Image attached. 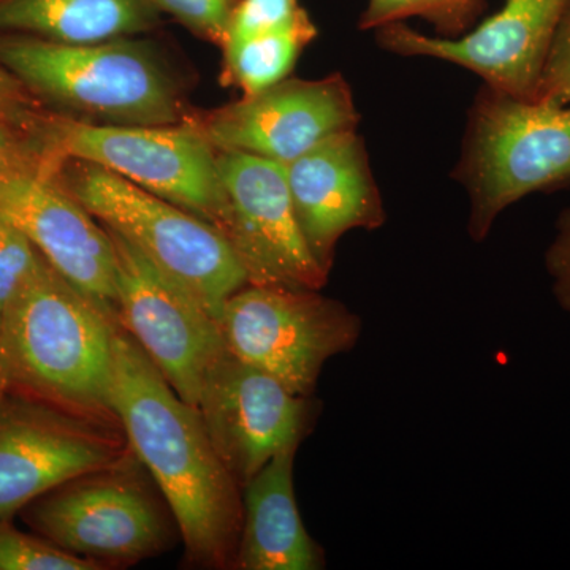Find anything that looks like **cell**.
Returning a JSON list of instances; mask_svg holds the SVG:
<instances>
[{"mask_svg": "<svg viewBox=\"0 0 570 570\" xmlns=\"http://www.w3.org/2000/svg\"><path fill=\"white\" fill-rule=\"evenodd\" d=\"M112 351V414L175 517L187 564L235 569L243 489L214 450L200 412L119 324Z\"/></svg>", "mask_w": 570, "mask_h": 570, "instance_id": "cell-1", "label": "cell"}, {"mask_svg": "<svg viewBox=\"0 0 570 570\" xmlns=\"http://www.w3.org/2000/svg\"><path fill=\"white\" fill-rule=\"evenodd\" d=\"M118 321L47 258L0 322V385L7 393L116 422L110 406Z\"/></svg>", "mask_w": 570, "mask_h": 570, "instance_id": "cell-2", "label": "cell"}, {"mask_svg": "<svg viewBox=\"0 0 570 570\" xmlns=\"http://www.w3.org/2000/svg\"><path fill=\"white\" fill-rule=\"evenodd\" d=\"M0 67L48 110L96 126H174L189 119L186 85L153 40L66 45L0 33Z\"/></svg>", "mask_w": 570, "mask_h": 570, "instance_id": "cell-3", "label": "cell"}, {"mask_svg": "<svg viewBox=\"0 0 570 570\" xmlns=\"http://www.w3.org/2000/svg\"><path fill=\"white\" fill-rule=\"evenodd\" d=\"M452 178L469 198L468 235L485 242L521 198L570 187V104L519 99L482 85Z\"/></svg>", "mask_w": 570, "mask_h": 570, "instance_id": "cell-4", "label": "cell"}, {"mask_svg": "<svg viewBox=\"0 0 570 570\" xmlns=\"http://www.w3.org/2000/svg\"><path fill=\"white\" fill-rule=\"evenodd\" d=\"M104 227L137 247L219 322L224 305L249 284L219 230L100 165L62 159L48 174Z\"/></svg>", "mask_w": 570, "mask_h": 570, "instance_id": "cell-5", "label": "cell"}, {"mask_svg": "<svg viewBox=\"0 0 570 570\" xmlns=\"http://www.w3.org/2000/svg\"><path fill=\"white\" fill-rule=\"evenodd\" d=\"M43 170L62 159L100 165L217 230L223 189L216 151L189 122L96 126L51 111L40 137Z\"/></svg>", "mask_w": 570, "mask_h": 570, "instance_id": "cell-6", "label": "cell"}, {"mask_svg": "<svg viewBox=\"0 0 570 570\" xmlns=\"http://www.w3.org/2000/svg\"><path fill=\"white\" fill-rule=\"evenodd\" d=\"M142 469L130 449L110 466L36 499L22 509L26 523L52 546L102 566L156 557L167 549L171 531Z\"/></svg>", "mask_w": 570, "mask_h": 570, "instance_id": "cell-7", "label": "cell"}, {"mask_svg": "<svg viewBox=\"0 0 570 570\" xmlns=\"http://www.w3.org/2000/svg\"><path fill=\"white\" fill-rule=\"evenodd\" d=\"M225 347L295 395L311 397L325 363L355 348L362 318L321 291L247 284L219 317Z\"/></svg>", "mask_w": 570, "mask_h": 570, "instance_id": "cell-8", "label": "cell"}, {"mask_svg": "<svg viewBox=\"0 0 570 570\" xmlns=\"http://www.w3.org/2000/svg\"><path fill=\"white\" fill-rule=\"evenodd\" d=\"M105 230L115 249L118 324L175 392L197 409L209 371L228 352L219 322L137 247L110 228Z\"/></svg>", "mask_w": 570, "mask_h": 570, "instance_id": "cell-9", "label": "cell"}, {"mask_svg": "<svg viewBox=\"0 0 570 570\" xmlns=\"http://www.w3.org/2000/svg\"><path fill=\"white\" fill-rule=\"evenodd\" d=\"M129 452L119 423L6 393L0 397V519Z\"/></svg>", "mask_w": 570, "mask_h": 570, "instance_id": "cell-10", "label": "cell"}, {"mask_svg": "<svg viewBox=\"0 0 570 570\" xmlns=\"http://www.w3.org/2000/svg\"><path fill=\"white\" fill-rule=\"evenodd\" d=\"M223 189L217 230L249 284L322 291L330 273L307 246L296 219L285 167L243 153L216 151Z\"/></svg>", "mask_w": 570, "mask_h": 570, "instance_id": "cell-11", "label": "cell"}, {"mask_svg": "<svg viewBox=\"0 0 570 570\" xmlns=\"http://www.w3.org/2000/svg\"><path fill=\"white\" fill-rule=\"evenodd\" d=\"M186 122L214 151L243 153L288 164L330 135L358 129L360 112L344 75L321 80L288 77L264 91L213 110H195Z\"/></svg>", "mask_w": 570, "mask_h": 570, "instance_id": "cell-12", "label": "cell"}, {"mask_svg": "<svg viewBox=\"0 0 570 570\" xmlns=\"http://www.w3.org/2000/svg\"><path fill=\"white\" fill-rule=\"evenodd\" d=\"M570 0H505L502 9L459 39L414 31L406 22L376 29L382 50L403 58L455 63L498 91L535 99L543 63Z\"/></svg>", "mask_w": 570, "mask_h": 570, "instance_id": "cell-13", "label": "cell"}, {"mask_svg": "<svg viewBox=\"0 0 570 570\" xmlns=\"http://www.w3.org/2000/svg\"><path fill=\"white\" fill-rule=\"evenodd\" d=\"M197 411L214 450L243 489L273 456L302 444L313 401L227 352L209 371Z\"/></svg>", "mask_w": 570, "mask_h": 570, "instance_id": "cell-14", "label": "cell"}, {"mask_svg": "<svg viewBox=\"0 0 570 570\" xmlns=\"http://www.w3.org/2000/svg\"><path fill=\"white\" fill-rule=\"evenodd\" d=\"M0 219L28 236L56 272L116 317L118 277L110 236L50 175L0 176Z\"/></svg>", "mask_w": 570, "mask_h": 570, "instance_id": "cell-15", "label": "cell"}, {"mask_svg": "<svg viewBox=\"0 0 570 570\" xmlns=\"http://www.w3.org/2000/svg\"><path fill=\"white\" fill-rule=\"evenodd\" d=\"M284 167L299 228L325 272H332L344 235L377 230L387 220L365 138L356 129L330 135Z\"/></svg>", "mask_w": 570, "mask_h": 570, "instance_id": "cell-16", "label": "cell"}, {"mask_svg": "<svg viewBox=\"0 0 570 570\" xmlns=\"http://www.w3.org/2000/svg\"><path fill=\"white\" fill-rule=\"evenodd\" d=\"M296 450L277 453L243 487V527L235 569L325 568L324 551L307 532L296 504Z\"/></svg>", "mask_w": 570, "mask_h": 570, "instance_id": "cell-17", "label": "cell"}, {"mask_svg": "<svg viewBox=\"0 0 570 570\" xmlns=\"http://www.w3.org/2000/svg\"><path fill=\"white\" fill-rule=\"evenodd\" d=\"M160 17L151 0H0V33L66 45L142 36Z\"/></svg>", "mask_w": 570, "mask_h": 570, "instance_id": "cell-18", "label": "cell"}, {"mask_svg": "<svg viewBox=\"0 0 570 570\" xmlns=\"http://www.w3.org/2000/svg\"><path fill=\"white\" fill-rule=\"evenodd\" d=\"M317 36V26L303 9L283 26L225 45L220 82L242 89L243 96L264 91L291 77L299 56Z\"/></svg>", "mask_w": 570, "mask_h": 570, "instance_id": "cell-19", "label": "cell"}, {"mask_svg": "<svg viewBox=\"0 0 570 570\" xmlns=\"http://www.w3.org/2000/svg\"><path fill=\"white\" fill-rule=\"evenodd\" d=\"M489 9L487 0H367L360 14V31H376L392 22L420 18L441 39H459L479 24Z\"/></svg>", "mask_w": 570, "mask_h": 570, "instance_id": "cell-20", "label": "cell"}, {"mask_svg": "<svg viewBox=\"0 0 570 570\" xmlns=\"http://www.w3.org/2000/svg\"><path fill=\"white\" fill-rule=\"evenodd\" d=\"M99 562L67 553L41 535L26 534L0 519V570H102Z\"/></svg>", "mask_w": 570, "mask_h": 570, "instance_id": "cell-21", "label": "cell"}, {"mask_svg": "<svg viewBox=\"0 0 570 570\" xmlns=\"http://www.w3.org/2000/svg\"><path fill=\"white\" fill-rule=\"evenodd\" d=\"M160 14H168L200 40L223 50L230 33L239 0H151Z\"/></svg>", "mask_w": 570, "mask_h": 570, "instance_id": "cell-22", "label": "cell"}, {"mask_svg": "<svg viewBox=\"0 0 570 570\" xmlns=\"http://www.w3.org/2000/svg\"><path fill=\"white\" fill-rule=\"evenodd\" d=\"M43 261L28 236L0 219V318L14 296L39 272Z\"/></svg>", "mask_w": 570, "mask_h": 570, "instance_id": "cell-23", "label": "cell"}, {"mask_svg": "<svg viewBox=\"0 0 570 570\" xmlns=\"http://www.w3.org/2000/svg\"><path fill=\"white\" fill-rule=\"evenodd\" d=\"M50 115L51 111L29 91L24 82L0 67V119L39 141Z\"/></svg>", "mask_w": 570, "mask_h": 570, "instance_id": "cell-24", "label": "cell"}, {"mask_svg": "<svg viewBox=\"0 0 570 570\" xmlns=\"http://www.w3.org/2000/svg\"><path fill=\"white\" fill-rule=\"evenodd\" d=\"M535 100L557 105L570 104V2L551 41Z\"/></svg>", "mask_w": 570, "mask_h": 570, "instance_id": "cell-25", "label": "cell"}, {"mask_svg": "<svg viewBox=\"0 0 570 570\" xmlns=\"http://www.w3.org/2000/svg\"><path fill=\"white\" fill-rule=\"evenodd\" d=\"M303 9L298 0H239L225 45L283 26Z\"/></svg>", "mask_w": 570, "mask_h": 570, "instance_id": "cell-26", "label": "cell"}, {"mask_svg": "<svg viewBox=\"0 0 570 570\" xmlns=\"http://www.w3.org/2000/svg\"><path fill=\"white\" fill-rule=\"evenodd\" d=\"M551 292L562 311L570 314V206L557 220V234L546 253Z\"/></svg>", "mask_w": 570, "mask_h": 570, "instance_id": "cell-27", "label": "cell"}, {"mask_svg": "<svg viewBox=\"0 0 570 570\" xmlns=\"http://www.w3.org/2000/svg\"><path fill=\"white\" fill-rule=\"evenodd\" d=\"M43 156L39 142L0 119V176L17 171H41Z\"/></svg>", "mask_w": 570, "mask_h": 570, "instance_id": "cell-28", "label": "cell"}, {"mask_svg": "<svg viewBox=\"0 0 570 570\" xmlns=\"http://www.w3.org/2000/svg\"><path fill=\"white\" fill-rule=\"evenodd\" d=\"M2 395H3V392H2V390H0V397H2Z\"/></svg>", "mask_w": 570, "mask_h": 570, "instance_id": "cell-29", "label": "cell"}, {"mask_svg": "<svg viewBox=\"0 0 570 570\" xmlns=\"http://www.w3.org/2000/svg\"><path fill=\"white\" fill-rule=\"evenodd\" d=\"M0 322H2V318H0Z\"/></svg>", "mask_w": 570, "mask_h": 570, "instance_id": "cell-30", "label": "cell"}]
</instances>
